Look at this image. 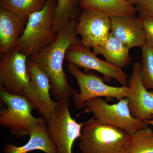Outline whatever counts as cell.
<instances>
[{"label": "cell", "instance_id": "23", "mask_svg": "<svg viewBox=\"0 0 153 153\" xmlns=\"http://www.w3.org/2000/svg\"><path fill=\"white\" fill-rule=\"evenodd\" d=\"M137 6V10L140 11L141 15L153 17V0H144Z\"/></svg>", "mask_w": 153, "mask_h": 153}, {"label": "cell", "instance_id": "20", "mask_svg": "<svg viewBox=\"0 0 153 153\" xmlns=\"http://www.w3.org/2000/svg\"><path fill=\"white\" fill-rule=\"evenodd\" d=\"M128 153H153V131L149 127L138 131L131 135Z\"/></svg>", "mask_w": 153, "mask_h": 153}, {"label": "cell", "instance_id": "24", "mask_svg": "<svg viewBox=\"0 0 153 153\" xmlns=\"http://www.w3.org/2000/svg\"><path fill=\"white\" fill-rule=\"evenodd\" d=\"M124 1L131 4H136L137 5L141 3L144 0H124Z\"/></svg>", "mask_w": 153, "mask_h": 153}, {"label": "cell", "instance_id": "7", "mask_svg": "<svg viewBox=\"0 0 153 153\" xmlns=\"http://www.w3.org/2000/svg\"><path fill=\"white\" fill-rule=\"evenodd\" d=\"M28 58L16 49L1 54L0 87L9 93L23 96L29 100L31 85L27 66Z\"/></svg>", "mask_w": 153, "mask_h": 153}, {"label": "cell", "instance_id": "16", "mask_svg": "<svg viewBox=\"0 0 153 153\" xmlns=\"http://www.w3.org/2000/svg\"><path fill=\"white\" fill-rule=\"evenodd\" d=\"M93 49L97 55H103L106 61L119 68L126 67L130 62V49L111 33L103 45Z\"/></svg>", "mask_w": 153, "mask_h": 153}, {"label": "cell", "instance_id": "11", "mask_svg": "<svg viewBox=\"0 0 153 153\" xmlns=\"http://www.w3.org/2000/svg\"><path fill=\"white\" fill-rule=\"evenodd\" d=\"M28 73L31 81V92L29 101L33 109L37 110L47 121L55 115L57 102L52 100L50 94L51 84L49 78L36 63L28 58Z\"/></svg>", "mask_w": 153, "mask_h": 153}, {"label": "cell", "instance_id": "3", "mask_svg": "<svg viewBox=\"0 0 153 153\" xmlns=\"http://www.w3.org/2000/svg\"><path fill=\"white\" fill-rule=\"evenodd\" d=\"M57 3V0H47L43 9L30 15L16 47L19 52L30 57L56 40L58 34L53 25Z\"/></svg>", "mask_w": 153, "mask_h": 153}, {"label": "cell", "instance_id": "8", "mask_svg": "<svg viewBox=\"0 0 153 153\" xmlns=\"http://www.w3.org/2000/svg\"><path fill=\"white\" fill-rule=\"evenodd\" d=\"M69 100L57 102L56 112L47 121L49 137L57 147V153H72L74 142L82 134L86 122L79 123L71 117Z\"/></svg>", "mask_w": 153, "mask_h": 153}, {"label": "cell", "instance_id": "9", "mask_svg": "<svg viewBox=\"0 0 153 153\" xmlns=\"http://www.w3.org/2000/svg\"><path fill=\"white\" fill-rule=\"evenodd\" d=\"M96 55L90 48L84 47L80 42L68 48L65 59L68 63L83 68L86 74L90 70H94L102 74L105 81L109 82L115 79L123 85H128V76L121 68L99 59Z\"/></svg>", "mask_w": 153, "mask_h": 153}, {"label": "cell", "instance_id": "18", "mask_svg": "<svg viewBox=\"0 0 153 153\" xmlns=\"http://www.w3.org/2000/svg\"><path fill=\"white\" fill-rule=\"evenodd\" d=\"M47 0H0V7L11 11L27 23L31 14L40 10Z\"/></svg>", "mask_w": 153, "mask_h": 153}, {"label": "cell", "instance_id": "10", "mask_svg": "<svg viewBox=\"0 0 153 153\" xmlns=\"http://www.w3.org/2000/svg\"><path fill=\"white\" fill-rule=\"evenodd\" d=\"M110 17L101 11L83 10L79 15L76 33L84 47L94 48L103 45L111 33Z\"/></svg>", "mask_w": 153, "mask_h": 153}, {"label": "cell", "instance_id": "14", "mask_svg": "<svg viewBox=\"0 0 153 153\" xmlns=\"http://www.w3.org/2000/svg\"><path fill=\"white\" fill-rule=\"evenodd\" d=\"M26 22L11 11L0 7V52L6 54L16 49L25 32Z\"/></svg>", "mask_w": 153, "mask_h": 153}, {"label": "cell", "instance_id": "5", "mask_svg": "<svg viewBox=\"0 0 153 153\" xmlns=\"http://www.w3.org/2000/svg\"><path fill=\"white\" fill-rule=\"evenodd\" d=\"M85 105L86 112L92 113L100 123L116 127L131 135L149 126L146 122L140 121L132 116L128 98L109 104L101 97H97L86 101Z\"/></svg>", "mask_w": 153, "mask_h": 153}, {"label": "cell", "instance_id": "6", "mask_svg": "<svg viewBox=\"0 0 153 153\" xmlns=\"http://www.w3.org/2000/svg\"><path fill=\"white\" fill-rule=\"evenodd\" d=\"M68 71L77 81L80 91L73 94V100L76 109L85 108V103L91 99L106 97L120 100L128 98L130 94V88L127 85L114 87L105 84L104 79L93 72L83 73L74 64L68 63Z\"/></svg>", "mask_w": 153, "mask_h": 153}, {"label": "cell", "instance_id": "12", "mask_svg": "<svg viewBox=\"0 0 153 153\" xmlns=\"http://www.w3.org/2000/svg\"><path fill=\"white\" fill-rule=\"evenodd\" d=\"M141 63L134 64L128 81L131 93L128 98L132 116L140 121L147 122L153 116V91H148L141 79Z\"/></svg>", "mask_w": 153, "mask_h": 153}, {"label": "cell", "instance_id": "13", "mask_svg": "<svg viewBox=\"0 0 153 153\" xmlns=\"http://www.w3.org/2000/svg\"><path fill=\"white\" fill-rule=\"evenodd\" d=\"M111 33L129 49L142 48L147 43L139 19L132 16L110 17Z\"/></svg>", "mask_w": 153, "mask_h": 153}, {"label": "cell", "instance_id": "17", "mask_svg": "<svg viewBox=\"0 0 153 153\" xmlns=\"http://www.w3.org/2000/svg\"><path fill=\"white\" fill-rule=\"evenodd\" d=\"M78 3L83 10L101 11L109 17L133 16L137 11L124 0H79Z\"/></svg>", "mask_w": 153, "mask_h": 153}, {"label": "cell", "instance_id": "21", "mask_svg": "<svg viewBox=\"0 0 153 153\" xmlns=\"http://www.w3.org/2000/svg\"><path fill=\"white\" fill-rule=\"evenodd\" d=\"M141 79L147 89H153V47L147 43L142 47Z\"/></svg>", "mask_w": 153, "mask_h": 153}, {"label": "cell", "instance_id": "22", "mask_svg": "<svg viewBox=\"0 0 153 153\" xmlns=\"http://www.w3.org/2000/svg\"><path fill=\"white\" fill-rule=\"evenodd\" d=\"M139 19L143 30L147 43L153 47V17L141 15Z\"/></svg>", "mask_w": 153, "mask_h": 153}, {"label": "cell", "instance_id": "25", "mask_svg": "<svg viewBox=\"0 0 153 153\" xmlns=\"http://www.w3.org/2000/svg\"><path fill=\"white\" fill-rule=\"evenodd\" d=\"M146 122H147L149 124V125H152L153 126V116L152 119L150 120L147 121Z\"/></svg>", "mask_w": 153, "mask_h": 153}, {"label": "cell", "instance_id": "26", "mask_svg": "<svg viewBox=\"0 0 153 153\" xmlns=\"http://www.w3.org/2000/svg\"><path fill=\"white\" fill-rule=\"evenodd\" d=\"M74 1H75V2H76V4L78 3V1H79V0H74Z\"/></svg>", "mask_w": 153, "mask_h": 153}, {"label": "cell", "instance_id": "2", "mask_svg": "<svg viewBox=\"0 0 153 153\" xmlns=\"http://www.w3.org/2000/svg\"><path fill=\"white\" fill-rule=\"evenodd\" d=\"M131 135L93 117L82 127L78 146L82 153H128Z\"/></svg>", "mask_w": 153, "mask_h": 153}, {"label": "cell", "instance_id": "1", "mask_svg": "<svg viewBox=\"0 0 153 153\" xmlns=\"http://www.w3.org/2000/svg\"><path fill=\"white\" fill-rule=\"evenodd\" d=\"M77 19L71 20L58 34L54 42L29 57L48 76L52 93L57 102L69 100L77 91L68 83L63 71V63L68 48L81 42L76 33Z\"/></svg>", "mask_w": 153, "mask_h": 153}, {"label": "cell", "instance_id": "15", "mask_svg": "<svg viewBox=\"0 0 153 153\" xmlns=\"http://www.w3.org/2000/svg\"><path fill=\"white\" fill-rule=\"evenodd\" d=\"M30 136V140L24 146L18 147L7 144L3 151L5 153H27L36 150L45 153H57V147L49 137L45 120L39 123L31 131Z\"/></svg>", "mask_w": 153, "mask_h": 153}, {"label": "cell", "instance_id": "4", "mask_svg": "<svg viewBox=\"0 0 153 153\" xmlns=\"http://www.w3.org/2000/svg\"><path fill=\"white\" fill-rule=\"evenodd\" d=\"M0 88V100L7 106L0 110V125L9 128L18 138L30 135L31 131L45 119L42 116H33V107L25 97L9 93L2 87Z\"/></svg>", "mask_w": 153, "mask_h": 153}, {"label": "cell", "instance_id": "19", "mask_svg": "<svg viewBox=\"0 0 153 153\" xmlns=\"http://www.w3.org/2000/svg\"><path fill=\"white\" fill-rule=\"evenodd\" d=\"M76 4L74 0H57L53 28L57 34L71 20L78 19Z\"/></svg>", "mask_w": 153, "mask_h": 153}]
</instances>
